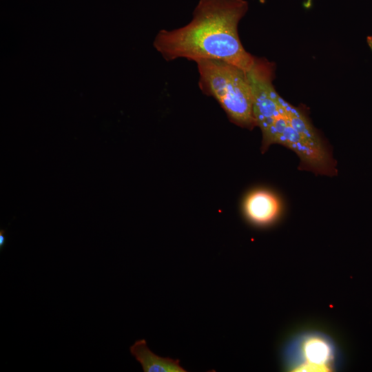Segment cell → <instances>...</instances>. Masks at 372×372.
<instances>
[{"label": "cell", "mask_w": 372, "mask_h": 372, "mask_svg": "<svg viewBox=\"0 0 372 372\" xmlns=\"http://www.w3.org/2000/svg\"><path fill=\"white\" fill-rule=\"evenodd\" d=\"M282 103L284 114L276 124L273 144L294 152L300 158L299 169L302 170L316 175H336V161L307 116L283 99Z\"/></svg>", "instance_id": "3"}, {"label": "cell", "mask_w": 372, "mask_h": 372, "mask_svg": "<svg viewBox=\"0 0 372 372\" xmlns=\"http://www.w3.org/2000/svg\"><path fill=\"white\" fill-rule=\"evenodd\" d=\"M313 0H305L303 3V6L306 9H309L312 6Z\"/></svg>", "instance_id": "8"}, {"label": "cell", "mask_w": 372, "mask_h": 372, "mask_svg": "<svg viewBox=\"0 0 372 372\" xmlns=\"http://www.w3.org/2000/svg\"><path fill=\"white\" fill-rule=\"evenodd\" d=\"M247 10L245 0H199L192 21L176 29L161 30L154 46L167 61L220 60L247 72L256 57L244 48L238 32Z\"/></svg>", "instance_id": "1"}, {"label": "cell", "mask_w": 372, "mask_h": 372, "mask_svg": "<svg viewBox=\"0 0 372 372\" xmlns=\"http://www.w3.org/2000/svg\"><path fill=\"white\" fill-rule=\"evenodd\" d=\"M242 214L251 225L265 228L274 225L283 211L280 196L273 191L256 188L248 192L242 204Z\"/></svg>", "instance_id": "5"}, {"label": "cell", "mask_w": 372, "mask_h": 372, "mask_svg": "<svg viewBox=\"0 0 372 372\" xmlns=\"http://www.w3.org/2000/svg\"><path fill=\"white\" fill-rule=\"evenodd\" d=\"M283 361L292 371H333L340 364V355L335 342L317 331L303 332L287 344Z\"/></svg>", "instance_id": "4"}, {"label": "cell", "mask_w": 372, "mask_h": 372, "mask_svg": "<svg viewBox=\"0 0 372 372\" xmlns=\"http://www.w3.org/2000/svg\"><path fill=\"white\" fill-rule=\"evenodd\" d=\"M196 63L201 92L214 98L232 123L249 130L255 127L253 94L247 72L220 60Z\"/></svg>", "instance_id": "2"}, {"label": "cell", "mask_w": 372, "mask_h": 372, "mask_svg": "<svg viewBox=\"0 0 372 372\" xmlns=\"http://www.w3.org/2000/svg\"><path fill=\"white\" fill-rule=\"evenodd\" d=\"M6 243V237L5 235V230L1 229L0 231V249L1 250H2V249L4 247Z\"/></svg>", "instance_id": "7"}, {"label": "cell", "mask_w": 372, "mask_h": 372, "mask_svg": "<svg viewBox=\"0 0 372 372\" xmlns=\"http://www.w3.org/2000/svg\"><path fill=\"white\" fill-rule=\"evenodd\" d=\"M132 356L141 364L144 372H185L179 360L156 355L144 339L136 340L130 347Z\"/></svg>", "instance_id": "6"}]
</instances>
